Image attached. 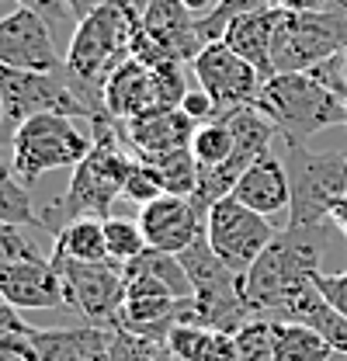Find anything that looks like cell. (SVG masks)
Returning a JSON list of instances; mask_svg holds the SVG:
<instances>
[{
	"label": "cell",
	"mask_w": 347,
	"mask_h": 361,
	"mask_svg": "<svg viewBox=\"0 0 347 361\" xmlns=\"http://www.w3.org/2000/svg\"><path fill=\"white\" fill-rule=\"evenodd\" d=\"M330 226L334 223L278 229V236L267 243V250L240 278V288H243L250 313L281 316L296 302V295H303L309 285H316L323 250H327V240H330Z\"/></svg>",
	"instance_id": "6da1fadb"
},
{
	"label": "cell",
	"mask_w": 347,
	"mask_h": 361,
	"mask_svg": "<svg viewBox=\"0 0 347 361\" xmlns=\"http://www.w3.org/2000/svg\"><path fill=\"white\" fill-rule=\"evenodd\" d=\"M90 139H94V149L87 153L80 167H73L66 191L42 209V229H49L52 236L73 219H108L115 198H122L135 157L122 149L126 142L118 139V129L94 133Z\"/></svg>",
	"instance_id": "7a4b0ae2"
},
{
	"label": "cell",
	"mask_w": 347,
	"mask_h": 361,
	"mask_svg": "<svg viewBox=\"0 0 347 361\" xmlns=\"http://www.w3.org/2000/svg\"><path fill=\"white\" fill-rule=\"evenodd\" d=\"M254 108L271 118L281 142H309L316 133L347 122V101L312 73H274L264 80Z\"/></svg>",
	"instance_id": "3957f363"
},
{
	"label": "cell",
	"mask_w": 347,
	"mask_h": 361,
	"mask_svg": "<svg viewBox=\"0 0 347 361\" xmlns=\"http://www.w3.org/2000/svg\"><path fill=\"white\" fill-rule=\"evenodd\" d=\"M281 164L292 188L288 226L330 223V209L347 195L344 149H309V142H281Z\"/></svg>",
	"instance_id": "277c9868"
},
{
	"label": "cell",
	"mask_w": 347,
	"mask_h": 361,
	"mask_svg": "<svg viewBox=\"0 0 347 361\" xmlns=\"http://www.w3.org/2000/svg\"><path fill=\"white\" fill-rule=\"evenodd\" d=\"M94 149V139H87L70 115H35L25 126H18L14 146H11V164L14 174L35 188L45 171H73L87 160Z\"/></svg>",
	"instance_id": "5b68a950"
},
{
	"label": "cell",
	"mask_w": 347,
	"mask_h": 361,
	"mask_svg": "<svg viewBox=\"0 0 347 361\" xmlns=\"http://www.w3.org/2000/svg\"><path fill=\"white\" fill-rule=\"evenodd\" d=\"M347 52V14L344 11H312L288 14L278 25L271 63L274 73H309L312 66Z\"/></svg>",
	"instance_id": "8992f818"
},
{
	"label": "cell",
	"mask_w": 347,
	"mask_h": 361,
	"mask_svg": "<svg viewBox=\"0 0 347 361\" xmlns=\"http://www.w3.org/2000/svg\"><path fill=\"white\" fill-rule=\"evenodd\" d=\"M49 261L59 268L66 310L80 313L90 326L118 330L122 306H126V264L118 261L80 264V261H56V257Z\"/></svg>",
	"instance_id": "52a82bcc"
},
{
	"label": "cell",
	"mask_w": 347,
	"mask_h": 361,
	"mask_svg": "<svg viewBox=\"0 0 347 361\" xmlns=\"http://www.w3.org/2000/svg\"><path fill=\"white\" fill-rule=\"evenodd\" d=\"M70 115L87 118L80 97L70 90L63 70L39 73V70H7L0 66V118H7L14 129L25 126L35 115Z\"/></svg>",
	"instance_id": "ba28073f"
},
{
	"label": "cell",
	"mask_w": 347,
	"mask_h": 361,
	"mask_svg": "<svg viewBox=\"0 0 347 361\" xmlns=\"http://www.w3.org/2000/svg\"><path fill=\"white\" fill-rule=\"evenodd\" d=\"M205 236H209L212 250L222 257V264L243 278L250 271V264L267 250V243L278 236V229L267 223V216L247 209L243 202H236L229 195V198H222L209 209Z\"/></svg>",
	"instance_id": "9c48e42d"
},
{
	"label": "cell",
	"mask_w": 347,
	"mask_h": 361,
	"mask_svg": "<svg viewBox=\"0 0 347 361\" xmlns=\"http://www.w3.org/2000/svg\"><path fill=\"white\" fill-rule=\"evenodd\" d=\"M191 70H195L198 87L219 104V115L243 108V104H254L260 87H264V77L226 42H209L195 56Z\"/></svg>",
	"instance_id": "30bf717a"
},
{
	"label": "cell",
	"mask_w": 347,
	"mask_h": 361,
	"mask_svg": "<svg viewBox=\"0 0 347 361\" xmlns=\"http://www.w3.org/2000/svg\"><path fill=\"white\" fill-rule=\"evenodd\" d=\"M0 66L39 70V73L63 70V59L52 42V28L42 14L28 7H14L11 14L0 18Z\"/></svg>",
	"instance_id": "8fae6325"
},
{
	"label": "cell",
	"mask_w": 347,
	"mask_h": 361,
	"mask_svg": "<svg viewBox=\"0 0 347 361\" xmlns=\"http://www.w3.org/2000/svg\"><path fill=\"white\" fill-rule=\"evenodd\" d=\"M139 226H142L146 247L164 250V254L188 250L205 233L202 212L191 205V198H181V195H160L157 202L142 205L139 209Z\"/></svg>",
	"instance_id": "7c38bea8"
},
{
	"label": "cell",
	"mask_w": 347,
	"mask_h": 361,
	"mask_svg": "<svg viewBox=\"0 0 347 361\" xmlns=\"http://www.w3.org/2000/svg\"><path fill=\"white\" fill-rule=\"evenodd\" d=\"M195 122L181 111V108H150L142 115H135L129 122L118 126V139L132 149L135 160L142 157H157V153H171L191 146Z\"/></svg>",
	"instance_id": "4fadbf2b"
},
{
	"label": "cell",
	"mask_w": 347,
	"mask_h": 361,
	"mask_svg": "<svg viewBox=\"0 0 347 361\" xmlns=\"http://www.w3.org/2000/svg\"><path fill=\"white\" fill-rule=\"evenodd\" d=\"M139 25L177 63H195V56L205 49L198 18H191L181 0H146V7L139 11Z\"/></svg>",
	"instance_id": "5bb4252c"
},
{
	"label": "cell",
	"mask_w": 347,
	"mask_h": 361,
	"mask_svg": "<svg viewBox=\"0 0 347 361\" xmlns=\"http://www.w3.org/2000/svg\"><path fill=\"white\" fill-rule=\"evenodd\" d=\"M0 299H7L14 310H66L63 278L49 257L0 271Z\"/></svg>",
	"instance_id": "9a60e30c"
},
{
	"label": "cell",
	"mask_w": 347,
	"mask_h": 361,
	"mask_svg": "<svg viewBox=\"0 0 347 361\" xmlns=\"http://www.w3.org/2000/svg\"><path fill=\"white\" fill-rule=\"evenodd\" d=\"M233 198L243 202L247 209L260 212V216H267V219L285 212L288 202H292V188H288V174H285L281 157L271 149V153L260 157L254 167H247L243 178L236 180V188H233Z\"/></svg>",
	"instance_id": "2e32d148"
},
{
	"label": "cell",
	"mask_w": 347,
	"mask_h": 361,
	"mask_svg": "<svg viewBox=\"0 0 347 361\" xmlns=\"http://www.w3.org/2000/svg\"><path fill=\"white\" fill-rule=\"evenodd\" d=\"M281 18H285L281 7H267V11H257V14H243V18H236L226 28V35L219 42H226L236 56H243L264 80H271L274 77L271 49H274V35H278Z\"/></svg>",
	"instance_id": "e0dca14e"
},
{
	"label": "cell",
	"mask_w": 347,
	"mask_h": 361,
	"mask_svg": "<svg viewBox=\"0 0 347 361\" xmlns=\"http://www.w3.org/2000/svg\"><path fill=\"white\" fill-rule=\"evenodd\" d=\"M104 108L115 122H129L135 115L160 108L157 104V84H153V70L146 63H139L135 56L122 59L115 66V73L104 84Z\"/></svg>",
	"instance_id": "ac0fdd59"
},
{
	"label": "cell",
	"mask_w": 347,
	"mask_h": 361,
	"mask_svg": "<svg viewBox=\"0 0 347 361\" xmlns=\"http://www.w3.org/2000/svg\"><path fill=\"white\" fill-rule=\"evenodd\" d=\"M111 334L104 326H45L32 330L39 361H94L111 348Z\"/></svg>",
	"instance_id": "d6986e66"
},
{
	"label": "cell",
	"mask_w": 347,
	"mask_h": 361,
	"mask_svg": "<svg viewBox=\"0 0 347 361\" xmlns=\"http://www.w3.org/2000/svg\"><path fill=\"white\" fill-rule=\"evenodd\" d=\"M278 319H292V323H303L309 330H316V334L334 348V355H344L347 358V316L337 313V310L323 299V292H319L316 285H309L303 295H296V302L278 316Z\"/></svg>",
	"instance_id": "ffe728a7"
},
{
	"label": "cell",
	"mask_w": 347,
	"mask_h": 361,
	"mask_svg": "<svg viewBox=\"0 0 347 361\" xmlns=\"http://www.w3.org/2000/svg\"><path fill=\"white\" fill-rule=\"evenodd\" d=\"M49 257H56V261H80V264L111 261L108 257V240H104V219H73V223H66L56 233Z\"/></svg>",
	"instance_id": "44dd1931"
},
{
	"label": "cell",
	"mask_w": 347,
	"mask_h": 361,
	"mask_svg": "<svg viewBox=\"0 0 347 361\" xmlns=\"http://www.w3.org/2000/svg\"><path fill=\"white\" fill-rule=\"evenodd\" d=\"M274 334V361H330L334 348L303 323L292 319H271Z\"/></svg>",
	"instance_id": "7402d4cb"
},
{
	"label": "cell",
	"mask_w": 347,
	"mask_h": 361,
	"mask_svg": "<svg viewBox=\"0 0 347 361\" xmlns=\"http://www.w3.org/2000/svg\"><path fill=\"white\" fill-rule=\"evenodd\" d=\"M142 164L153 167V174L160 180L164 195H181V198H191V195H195L202 167H198L191 146L171 149V153H157V157H142Z\"/></svg>",
	"instance_id": "603a6c76"
},
{
	"label": "cell",
	"mask_w": 347,
	"mask_h": 361,
	"mask_svg": "<svg viewBox=\"0 0 347 361\" xmlns=\"http://www.w3.org/2000/svg\"><path fill=\"white\" fill-rule=\"evenodd\" d=\"M0 223L42 229V212L32 202V188L14 174V164H7L4 157H0Z\"/></svg>",
	"instance_id": "cb8c5ba5"
},
{
	"label": "cell",
	"mask_w": 347,
	"mask_h": 361,
	"mask_svg": "<svg viewBox=\"0 0 347 361\" xmlns=\"http://www.w3.org/2000/svg\"><path fill=\"white\" fill-rule=\"evenodd\" d=\"M191 153H195L198 167H222V164L236 153L233 129H229L222 118L202 122V126L195 129V135H191Z\"/></svg>",
	"instance_id": "d4e9b609"
},
{
	"label": "cell",
	"mask_w": 347,
	"mask_h": 361,
	"mask_svg": "<svg viewBox=\"0 0 347 361\" xmlns=\"http://www.w3.org/2000/svg\"><path fill=\"white\" fill-rule=\"evenodd\" d=\"M104 240H108V257L118 261V264H129V261L142 257L150 250L139 219H126V216H108L104 219Z\"/></svg>",
	"instance_id": "484cf974"
},
{
	"label": "cell",
	"mask_w": 347,
	"mask_h": 361,
	"mask_svg": "<svg viewBox=\"0 0 347 361\" xmlns=\"http://www.w3.org/2000/svg\"><path fill=\"white\" fill-rule=\"evenodd\" d=\"M267 7H278V0H219L216 7L198 21V32H202L205 45L219 42V39L226 35V28H229L236 18H243V14H257V11H267Z\"/></svg>",
	"instance_id": "4316f807"
},
{
	"label": "cell",
	"mask_w": 347,
	"mask_h": 361,
	"mask_svg": "<svg viewBox=\"0 0 347 361\" xmlns=\"http://www.w3.org/2000/svg\"><path fill=\"white\" fill-rule=\"evenodd\" d=\"M233 337H236V358L240 361H274V334H271V319L254 316V319H247Z\"/></svg>",
	"instance_id": "83f0119b"
},
{
	"label": "cell",
	"mask_w": 347,
	"mask_h": 361,
	"mask_svg": "<svg viewBox=\"0 0 347 361\" xmlns=\"http://www.w3.org/2000/svg\"><path fill=\"white\" fill-rule=\"evenodd\" d=\"M25 226H7L0 223V271L14 268V264H25V261H35V257H42L39 254V247L21 233Z\"/></svg>",
	"instance_id": "f1b7e54d"
},
{
	"label": "cell",
	"mask_w": 347,
	"mask_h": 361,
	"mask_svg": "<svg viewBox=\"0 0 347 361\" xmlns=\"http://www.w3.org/2000/svg\"><path fill=\"white\" fill-rule=\"evenodd\" d=\"M153 70V84H157V104L160 108H181V101H184V73H181V63H160V66H150Z\"/></svg>",
	"instance_id": "f546056e"
},
{
	"label": "cell",
	"mask_w": 347,
	"mask_h": 361,
	"mask_svg": "<svg viewBox=\"0 0 347 361\" xmlns=\"http://www.w3.org/2000/svg\"><path fill=\"white\" fill-rule=\"evenodd\" d=\"M160 195H164V188H160L157 174H153V167L142 164V160H135L132 171H129V178H126V188H122V198H129V202H135V205L142 209V205L157 202Z\"/></svg>",
	"instance_id": "4dcf8cb0"
},
{
	"label": "cell",
	"mask_w": 347,
	"mask_h": 361,
	"mask_svg": "<svg viewBox=\"0 0 347 361\" xmlns=\"http://www.w3.org/2000/svg\"><path fill=\"white\" fill-rule=\"evenodd\" d=\"M160 351H164V344H153V341H142L135 334L115 330L108 361H160Z\"/></svg>",
	"instance_id": "1f68e13d"
},
{
	"label": "cell",
	"mask_w": 347,
	"mask_h": 361,
	"mask_svg": "<svg viewBox=\"0 0 347 361\" xmlns=\"http://www.w3.org/2000/svg\"><path fill=\"white\" fill-rule=\"evenodd\" d=\"M18 7H28L35 14H42L49 21V28H63V25H77L73 11L66 0H18Z\"/></svg>",
	"instance_id": "d6a6232c"
},
{
	"label": "cell",
	"mask_w": 347,
	"mask_h": 361,
	"mask_svg": "<svg viewBox=\"0 0 347 361\" xmlns=\"http://www.w3.org/2000/svg\"><path fill=\"white\" fill-rule=\"evenodd\" d=\"M181 111H184V115H188L195 126L219 118V104L202 87H195V90H188V94H184V101H181Z\"/></svg>",
	"instance_id": "836d02e7"
},
{
	"label": "cell",
	"mask_w": 347,
	"mask_h": 361,
	"mask_svg": "<svg viewBox=\"0 0 347 361\" xmlns=\"http://www.w3.org/2000/svg\"><path fill=\"white\" fill-rule=\"evenodd\" d=\"M316 288L323 292V299H327L337 313L347 316V271H341V274L319 271V274H316Z\"/></svg>",
	"instance_id": "e575fe53"
},
{
	"label": "cell",
	"mask_w": 347,
	"mask_h": 361,
	"mask_svg": "<svg viewBox=\"0 0 347 361\" xmlns=\"http://www.w3.org/2000/svg\"><path fill=\"white\" fill-rule=\"evenodd\" d=\"M0 361H39V348L32 334H11L0 341Z\"/></svg>",
	"instance_id": "d590c367"
},
{
	"label": "cell",
	"mask_w": 347,
	"mask_h": 361,
	"mask_svg": "<svg viewBox=\"0 0 347 361\" xmlns=\"http://www.w3.org/2000/svg\"><path fill=\"white\" fill-rule=\"evenodd\" d=\"M35 326H28L25 319H21V313L7 302V299H0V341L4 337H11V334H32Z\"/></svg>",
	"instance_id": "8d00e7d4"
},
{
	"label": "cell",
	"mask_w": 347,
	"mask_h": 361,
	"mask_svg": "<svg viewBox=\"0 0 347 361\" xmlns=\"http://www.w3.org/2000/svg\"><path fill=\"white\" fill-rule=\"evenodd\" d=\"M278 7L288 14H312V11H330V0H278Z\"/></svg>",
	"instance_id": "74e56055"
},
{
	"label": "cell",
	"mask_w": 347,
	"mask_h": 361,
	"mask_svg": "<svg viewBox=\"0 0 347 361\" xmlns=\"http://www.w3.org/2000/svg\"><path fill=\"white\" fill-rule=\"evenodd\" d=\"M330 223L344 233V243H347V195L337 202V205H334V209H330Z\"/></svg>",
	"instance_id": "f35d334b"
},
{
	"label": "cell",
	"mask_w": 347,
	"mask_h": 361,
	"mask_svg": "<svg viewBox=\"0 0 347 361\" xmlns=\"http://www.w3.org/2000/svg\"><path fill=\"white\" fill-rule=\"evenodd\" d=\"M14 133H18V129H14L7 118H0V149H4V146H14Z\"/></svg>",
	"instance_id": "ab89813d"
},
{
	"label": "cell",
	"mask_w": 347,
	"mask_h": 361,
	"mask_svg": "<svg viewBox=\"0 0 347 361\" xmlns=\"http://www.w3.org/2000/svg\"><path fill=\"white\" fill-rule=\"evenodd\" d=\"M115 4H122V7H129V11H142V7H146V0H115Z\"/></svg>",
	"instance_id": "60d3db41"
},
{
	"label": "cell",
	"mask_w": 347,
	"mask_h": 361,
	"mask_svg": "<svg viewBox=\"0 0 347 361\" xmlns=\"http://www.w3.org/2000/svg\"><path fill=\"white\" fill-rule=\"evenodd\" d=\"M330 11H344L347 14V0H330Z\"/></svg>",
	"instance_id": "b9f144b4"
},
{
	"label": "cell",
	"mask_w": 347,
	"mask_h": 361,
	"mask_svg": "<svg viewBox=\"0 0 347 361\" xmlns=\"http://www.w3.org/2000/svg\"><path fill=\"white\" fill-rule=\"evenodd\" d=\"M344 250H347V243H344ZM344 271H347V268H344Z\"/></svg>",
	"instance_id": "7bdbcfd3"
},
{
	"label": "cell",
	"mask_w": 347,
	"mask_h": 361,
	"mask_svg": "<svg viewBox=\"0 0 347 361\" xmlns=\"http://www.w3.org/2000/svg\"><path fill=\"white\" fill-rule=\"evenodd\" d=\"M344 129H347V122H344Z\"/></svg>",
	"instance_id": "ee69618b"
}]
</instances>
